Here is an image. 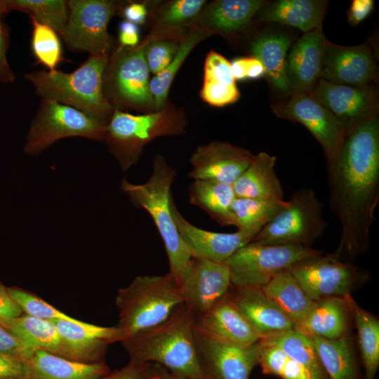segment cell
<instances>
[{"instance_id":"db71d44e","label":"cell","mask_w":379,"mask_h":379,"mask_svg":"<svg viewBox=\"0 0 379 379\" xmlns=\"http://www.w3.org/2000/svg\"><path fill=\"white\" fill-rule=\"evenodd\" d=\"M246 79H257L265 76V68L261 62L256 58H245Z\"/></svg>"},{"instance_id":"7402d4cb","label":"cell","mask_w":379,"mask_h":379,"mask_svg":"<svg viewBox=\"0 0 379 379\" xmlns=\"http://www.w3.org/2000/svg\"><path fill=\"white\" fill-rule=\"evenodd\" d=\"M326 39L321 26L304 33L289 48L286 75L291 93H307L320 79Z\"/></svg>"},{"instance_id":"f546056e","label":"cell","mask_w":379,"mask_h":379,"mask_svg":"<svg viewBox=\"0 0 379 379\" xmlns=\"http://www.w3.org/2000/svg\"><path fill=\"white\" fill-rule=\"evenodd\" d=\"M200 95L206 102L215 107L234 103L240 97L230 62L214 51H211L205 60L204 84Z\"/></svg>"},{"instance_id":"9a60e30c","label":"cell","mask_w":379,"mask_h":379,"mask_svg":"<svg viewBox=\"0 0 379 379\" xmlns=\"http://www.w3.org/2000/svg\"><path fill=\"white\" fill-rule=\"evenodd\" d=\"M320 79L335 84L354 86L375 85L377 65L371 47L367 43L346 46L325 41Z\"/></svg>"},{"instance_id":"484cf974","label":"cell","mask_w":379,"mask_h":379,"mask_svg":"<svg viewBox=\"0 0 379 379\" xmlns=\"http://www.w3.org/2000/svg\"><path fill=\"white\" fill-rule=\"evenodd\" d=\"M350 312L344 297L314 300L306 317L295 329L308 336L337 339L347 333Z\"/></svg>"},{"instance_id":"7a4b0ae2","label":"cell","mask_w":379,"mask_h":379,"mask_svg":"<svg viewBox=\"0 0 379 379\" xmlns=\"http://www.w3.org/2000/svg\"><path fill=\"white\" fill-rule=\"evenodd\" d=\"M195 331L196 316L183 302L162 323L121 343L128 362L159 364L185 379H210L200 363Z\"/></svg>"},{"instance_id":"8fae6325","label":"cell","mask_w":379,"mask_h":379,"mask_svg":"<svg viewBox=\"0 0 379 379\" xmlns=\"http://www.w3.org/2000/svg\"><path fill=\"white\" fill-rule=\"evenodd\" d=\"M121 4L109 0H69L68 18L60 34L67 47L89 55H109L113 42L107 30Z\"/></svg>"},{"instance_id":"ab89813d","label":"cell","mask_w":379,"mask_h":379,"mask_svg":"<svg viewBox=\"0 0 379 379\" xmlns=\"http://www.w3.org/2000/svg\"><path fill=\"white\" fill-rule=\"evenodd\" d=\"M32 50L38 62L47 69L55 70L62 60V46L58 34L51 27L31 20Z\"/></svg>"},{"instance_id":"b9f144b4","label":"cell","mask_w":379,"mask_h":379,"mask_svg":"<svg viewBox=\"0 0 379 379\" xmlns=\"http://www.w3.org/2000/svg\"><path fill=\"white\" fill-rule=\"evenodd\" d=\"M178 45L168 40L145 43V56L149 72L158 74L164 71L173 59Z\"/></svg>"},{"instance_id":"836d02e7","label":"cell","mask_w":379,"mask_h":379,"mask_svg":"<svg viewBox=\"0 0 379 379\" xmlns=\"http://www.w3.org/2000/svg\"><path fill=\"white\" fill-rule=\"evenodd\" d=\"M3 326L29 351L40 350L55 354L58 352L59 335L53 321L23 313Z\"/></svg>"},{"instance_id":"8d00e7d4","label":"cell","mask_w":379,"mask_h":379,"mask_svg":"<svg viewBox=\"0 0 379 379\" xmlns=\"http://www.w3.org/2000/svg\"><path fill=\"white\" fill-rule=\"evenodd\" d=\"M210 34L211 32L204 28L190 30L178 44L177 52L170 64L150 80V91L157 111L164 107L171 84L184 60L194 47Z\"/></svg>"},{"instance_id":"5b68a950","label":"cell","mask_w":379,"mask_h":379,"mask_svg":"<svg viewBox=\"0 0 379 379\" xmlns=\"http://www.w3.org/2000/svg\"><path fill=\"white\" fill-rule=\"evenodd\" d=\"M183 302L180 286L169 272L136 277L115 297L122 340L162 323Z\"/></svg>"},{"instance_id":"7c38bea8","label":"cell","mask_w":379,"mask_h":379,"mask_svg":"<svg viewBox=\"0 0 379 379\" xmlns=\"http://www.w3.org/2000/svg\"><path fill=\"white\" fill-rule=\"evenodd\" d=\"M288 270L312 300L345 297L367 276L364 270L351 262L339 260L331 254L302 260Z\"/></svg>"},{"instance_id":"277c9868","label":"cell","mask_w":379,"mask_h":379,"mask_svg":"<svg viewBox=\"0 0 379 379\" xmlns=\"http://www.w3.org/2000/svg\"><path fill=\"white\" fill-rule=\"evenodd\" d=\"M176 174L164 156L157 154L153 158L152 172L146 182L133 184L123 179L121 189L134 206L145 209L152 218L164 244L168 272L180 286L192 254L179 234L171 210V187Z\"/></svg>"},{"instance_id":"7dc6e473","label":"cell","mask_w":379,"mask_h":379,"mask_svg":"<svg viewBox=\"0 0 379 379\" xmlns=\"http://www.w3.org/2000/svg\"><path fill=\"white\" fill-rule=\"evenodd\" d=\"M152 364L128 362L124 367L109 371L98 379H150Z\"/></svg>"},{"instance_id":"7bdbcfd3","label":"cell","mask_w":379,"mask_h":379,"mask_svg":"<svg viewBox=\"0 0 379 379\" xmlns=\"http://www.w3.org/2000/svg\"><path fill=\"white\" fill-rule=\"evenodd\" d=\"M206 4L204 0H176L171 2L161 15L162 25H180L195 17Z\"/></svg>"},{"instance_id":"9f6ffc18","label":"cell","mask_w":379,"mask_h":379,"mask_svg":"<svg viewBox=\"0 0 379 379\" xmlns=\"http://www.w3.org/2000/svg\"><path fill=\"white\" fill-rule=\"evenodd\" d=\"M150 379H185L179 376H177L163 366L152 364Z\"/></svg>"},{"instance_id":"d4e9b609","label":"cell","mask_w":379,"mask_h":379,"mask_svg":"<svg viewBox=\"0 0 379 379\" xmlns=\"http://www.w3.org/2000/svg\"><path fill=\"white\" fill-rule=\"evenodd\" d=\"M293 41V37L286 32L268 31L255 38L250 47L252 56L262 64L270 86L284 96L291 93L286 75V59Z\"/></svg>"},{"instance_id":"e0dca14e","label":"cell","mask_w":379,"mask_h":379,"mask_svg":"<svg viewBox=\"0 0 379 379\" xmlns=\"http://www.w3.org/2000/svg\"><path fill=\"white\" fill-rule=\"evenodd\" d=\"M59 335L56 354L84 364L105 362L109 344L122 340L117 326H102L84 322L57 320L53 321Z\"/></svg>"},{"instance_id":"83f0119b","label":"cell","mask_w":379,"mask_h":379,"mask_svg":"<svg viewBox=\"0 0 379 379\" xmlns=\"http://www.w3.org/2000/svg\"><path fill=\"white\" fill-rule=\"evenodd\" d=\"M328 3L325 0H277L267 3L260 11L265 21L307 33L321 27Z\"/></svg>"},{"instance_id":"4fadbf2b","label":"cell","mask_w":379,"mask_h":379,"mask_svg":"<svg viewBox=\"0 0 379 379\" xmlns=\"http://www.w3.org/2000/svg\"><path fill=\"white\" fill-rule=\"evenodd\" d=\"M275 115L303 125L324 149L326 163L338 154L346 133L343 126L325 107L307 93H293L272 105Z\"/></svg>"},{"instance_id":"d6a6232c","label":"cell","mask_w":379,"mask_h":379,"mask_svg":"<svg viewBox=\"0 0 379 379\" xmlns=\"http://www.w3.org/2000/svg\"><path fill=\"white\" fill-rule=\"evenodd\" d=\"M309 337L330 379H359L354 354L347 333L333 340Z\"/></svg>"},{"instance_id":"bcb514c9","label":"cell","mask_w":379,"mask_h":379,"mask_svg":"<svg viewBox=\"0 0 379 379\" xmlns=\"http://www.w3.org/2000/svg\"><path fill=\"white\" fill-rule=\"evenodd\" d=\"M4 15L6 14L0 4V84H11L15 81V75L7 59L9 34L7 26L3 20Z\"/></svg>"},{"instance_id":"f907efd6","label":"cell","mask_w":379,"mask_h":379,"mask_svg":"<svg viewBox=\"0 0 379 379\" xmlns=\"http://www.w3.org/2000/svg\"><path fill=\"white\" fill-rule=\"evenodd\" d=\"M373 0H353L347 11V20L352 26L363 22L373 9Z\"/></svg>"},{"instance_id":"ac0fdd59","label":"cell","mask_w":379,"mask_h":379,"mask_svg":"<svg viewBox=\"0 0 379 379\" xmlns=\"http://www.w3.org/2000/svg\"><path fill=\"white\" fill-rule=\"evenodd\" d=\"M200 363L210 379H249L258 364V343L238 346L211 338L196 328Z\"/></svg>"},{"instance_id":"52a82bcc","label":"cell","mask_w":379,"mask_h":379,"mask_svg":"<svg viewBox=\"0 0 379 379\" xmlns=\"http://www.w3.org/2000/svg\"><path fill=\"white\" fill-rule=\"evenodd\" d=\"M322 209L323 204L313 189L300 188L293 193L284 208L261 229L251 242L310 247L327 229Z\"/></svg>"},{"instance_id":"3957f363","label":"cell","mask_w":379,"mask_h":379,"mask_svg":"<svg viewBox=\"0 0 379 379\" xmlns=\"http://www.w3.org/2000/svg\"><path fill=\"white\" fill-rule=\"evenodd\" d=\"M109 55H89L70 73L40 70L25 74L36 95L74 107L107 125L114 107L103 91V77Z\"/></svg>"},{"instance_id":"f1b7e54d","label":"cell","mask_w":379,"mask_h":379,"mask_svg":"<svg viewBox=\"0 0 379 379\" xmlns=\"http://www.w3.org/2000/svg\"><path fill=\"white\" fill-rule=\"evenodd\" d=\"M266 4L262 0L215 1L203 14V22L211 33H234L247 27Z\"/></svg>"},{"instance_id":"4dcf8cb0","label":"cell","mask_w":379,"mask_h":379,"mask_svg":"<svg viewBox=\"0 0 379 379\" xmlns=\"http://www.w3.org/2000/svg\"><path fill=\"white\" fill-rule=\"evenodd\" d=\"M260 288L295 326L306 317L314 302L288 270L278 272Z\"/></svg>"},{"instance_id":"11a10c76","label":"cell","mask_w":379,"mask_h":379,"mask_svg":"<svg viewBox=\"0 0 379 379\" xmlns=\"http://www.w3.org/2000/svg\"><path fill=\"white\" fill-rule=\"evenodd\" d=\"M231 71L234 81L246 79L245 58H236L230 62Z\"/></svg>"},{"instance_id":"816d5d0a","label":"cell","mask_w":379,"mask_h":379,"mask_svg":"<svg viewBox=\"0 0 379 379\" xmlns=\"http://www.w3.org/2000/svg\"><path fill=\"white\" fill-rule=\"evenodd\" d=\"M139 29L136 25L127 20L120 23L119 40L121 46L135 47L139 42Z\"/></svg>"},{"instance_id":"6da1fadb","label":"cell","mask_w":379,"mask_h":379,"mask_svg":"<svg viewBox=\"0 0 379 379\" xmlns=\"http://www.w3.org/2000/svg\"><path fill=\"white\" fill-rule=\"evenodd\" d=\"M328 204L340 226L331 254L350 262L371 245V228L379 202V119L371 117L349 133L337 157L327 163Z\"/></svg>"},{"instance_id":"ffe728a7","label":"cell","mask_w":379,"mask_h":379,"mask_svg":"<svg viewBox=\"0 0 379 379\" xmlns=\"http://www.w3.org/2000/svg\"><path fill=\"white\" fill-rule=\"evenodd\" d=\"M170 206L179 234L192 256L225 263L239 248L251 242L257 235L253 232L238 230L235 232L223 233L201 229L189 222L182 215L174 203L173 196Z\"/></svg>"},{"instance_id":"8992f818","label":"cell","mask_w":379,"mask_h":379,"mask_svg":"<svg viewBox=\"0 0 379 379\" xmlns=\"http://www.w3.org/2000/svg\"><path fill=\"white\" fill-rule=\"evenodd\" d=\"M185 127L182 114L164 107L141 115L114 108L105 141L121 168L126 171L137 163L147 143L159 137L182 134Z\"/></svg>"},{"instance_id":"1f68e13d","label":"cell","mask_w":379,"mask_h":379,"mask_svg":"<svg viewBox=\"0 0 379 379\" xmlns=\"http://www.w3.org/2000/svg\"><path fill=\"white\" fill-rule=\"evenodd\" d=\"M237 198L232 185L194 180L189 187V201L221 225H232V205Z\"/></svg>"},{"instance_id":"f35d334b","label":"cell","mask_w":379,"mask_h":379,"mask_svg":"<svg viewBox=\"0 0 379 379\" xmlns=\"http://www.w3.org/2000/svg\"><path fill=\"white\" fill-rule=\"evenodd\" d=\"M260 340L276 345L290 359L317 375L326 378L312 340L303 333L293 328L264 336Z\"/></svg>"},{"instance_id":"2e32d148","label":"cell","mask_w":379,"mask_h":379,"mask_svg":"<svg viewBox=\"0 0 379 379\" xmlns=\"http://www.w3.org/2000/svg\"><path fill=\"white\" fill-rule=\"evenodd\" d=\"M231 286L225 263L197 256L191 258L180 284L184 303L195 316L210 310L228 294Z\"/></svg>"},{"instance_id":"9c48e42d","label":"cell","mask_w":379,"mask_h":379,"mask_svg":"<svg viewBox=\"0 0 379 379\" xmlns=\"http://www.w3.org/2000/svg\"><path fill=\"white\" fill-rule=\"evenodd\" d=\"M106 131V125L81 111L55 100L41 99L24 151L36 156L57 140L69 137L105 140Z\"/></svg>"},{"instance_id":"cb8c5ba5","label":"cell","mask_w":379,"mask_h":379,"mask_svg":"<svg viewBox=\"0 0 379 379\" xmlns=\"http://www.w3.org/2000/svg\"><path fill=\"white\" fill-rule=\"evenodd\" d=\"M277 158L265 152L254 157L232 185L238 198L283 201L284 191L276 173Z\"/></svg>"},{"instance_id":"d590c367","label":"cell","mask_w":379,"mask_h":379,"mask_svg":"<svg viewBox=\"0 0 379 379\" xmlns=\"http://www.w3.org/2000/svg\"><path fill=\"white\" fill-rule=\"evenodd\" d=\"M286 201L237 197L231 208L232 225L256 234L284 208Z\"/></svg>"},{"instance_id":"60d3db41","label":"cell","mask_w":379,"mask_h":379,"mask_svg":"<svg viewBox=\"0 0 379 379\" xmlns=\"http://www.w3.org/2000/svg\"><path fill=\"white\" fill-rule=\"evenodd\" d=\"M8 291L11 298L25 314L51 321L78 320L60 311L29 291L17 286L8 287Z\"/></svg>"},{"instance_id":"d6986e66","label":"cell","mask_w":379,"mask_h":379,"mask_svg":"<svg viewBox=\"0 0 379 379\" xmlns=\"http://www.w3.org/2000/svg\"><path fill=\"white\" fill-rule=\"evenodd\" d=\"M249 150L221 141H213L196 148L189 159L188 176L233 185L251 163Z\"/></svg>"},{"instance_id":"603a6c76","label":"cell","mask_w":379,"mask_h":379,"mask_svg":"<svg viewBox=\"0 0 379 379\" xmlns=\"http://www.w3.org/2000/svg\"><path fill=\"white\" fill-rule=\"evenodd\" d=\"M229 296L261 338L295 328V323L260 287H234Z\"/></svg>"},{"instance_id":"74e56055","label":"cell","mask_w":379,"mask_h":379,"mask_svg":"<svg viewBox=\"0 0 379 379\" xmlns=\"http://www.w3.org/2000/svg\"><path fill=\"white\" fill-rule=\"evenodd\" d=\"M5 14L13 11L27 13L31 20L54 29L60 36L68 18L67 1L65 0H0Z\"/></svg>"},{"instance_id":"f5cc1de1","label":"cell","mask_w":379,"mask_h":379,"mask_svg":"<svg viewBox=\"0 0 379 379\" xmlns=\"http://www.w3.org/2000/svg\"><path fill=\"white\" fill-rule=\"evenodd\" d=\"M123 15L127 21L137 25L145 22L147 11L142 3H131L124 8Z\"/></svg>"},{"instance_id":"ba28073f","label":"cell","mask_w":379,"mask_h":379,"mask_svg":"<svg viewBox=\"0 0 379 379\" xmlns=\"http://www.w3.org/2000/svg\"><path fill=\"white\" fill-rule=\"evenodd\" d=\"M321 254L319 250L301 245L250 242L239 248L225 264L230 271L232 286L262 287L278 272Z\"/></svg>"},{"instance_id":"f6af8a7d","label":"cell","mask_w":379,"mask_h":379,"mask_svg":"<svg viewBox=\"0 0 379 379\" xmlns=\"http://www.w3.org/2000/svg\"><path fill=\"white\" fill-rule=\"evenodd\" d=\"M27 359L0 352V379H29Z\"/></svg>"},{"instance_id":"c3c4849f","label":"cell","mask_w":379,"mask_h":379,"mask_svg":"<svg viewBox=\"0 0 379 379\" xmlns=\"http://www.w3.org/2000/svg\"><path fill=\"white\" fill-rule=\"evenodd\" d=\"M0 352L27 359L30 351L6 328L0 325Z\"/></svg>"},{"instance_id":"4316f807","label":"cell","mask_w":379,"mask_h":379,"mask_svg":"<svg viewBox=\"0 0 379 379\" xmlns=\"http://www.w3.org/2000/svg\"><path fill=\"white\" fill-rule=\"evenodd\" d=\"M29 379H98L110 371L105 362L84 364L40 350L27 359Z\"/></svg>"},{"instance_id":"44dd1931","label":"cell","mask_w":379,"mask_h":379,"mask_svg":"<svg viewBox=\"0 0 379 379\" xmlns=\"http://www.w3.org/2000/svg\"><path fill=\"white\" fill-rule=\"evenodd\" d=\"M196 328L211 338L238 346H249L261 338L234 305L229 293L210 310L196 316Z\"/></svg>"},{"instance_id":"5bb4252c","label":"cell","mask_w":379,"mask_h":379,"mask_svg":"<svg viewBox=\"0 0 379 379\" xmlns=\"http://www.w3.org/2000/svg\"><path fill=\"white\" fill-rule=\"evenodd\" d=\"M307 93L333 114L346 135L378 113L375 85L335 84L319 79Z\"/></svg>"},{"instance_id":"30bf717a","label":"cell","mask_w":379,"mask_h":379,"mask_svg":"<svg viewBox=\"0 0 379 379\" xmlns=\"http://www.w3.org/2000/svg\"><path fill=\"white\" fill-rule=\"evenodd\" d=\"M145 48V43L133 48L120 46L109 58L103 91L113 107L114 104L134 108L154 107Z\"/></svg>"},{"instance_id":"681fc988","label":"cell","mask_w":379,"mask_h":379,"mask_svg":"<svg viewBox=\"0 0 379 379\" xmlns=\"http://www.w3.org/2000/svg\"><path fill=\"white\" fill-rule=\"evenodd\" d=\"M23 314L20 308L11 298L8 287L0 281V325Z\"/></svg>"},{"instance_id":"e575fe53","label":"cell","mask_w":379,"mask_h":379,"mask_svg":"<svg viewBox=\"0 0 379 379\" xmlns=\"http://www.w3.org/2000/svg\"><path fill=\"white\" fill-rule=\"evenodd\" d=\"M344 298L357 328L365 379H374L379 366V321L359 307L350 294Z\"/></svg>"},{"instance_id":"ee69618b","label":"cell","mask_w":379,"mask_h":379,"mask_svg":"<svg viewBox=\"0 0 379 379\" xmlns=\"http://www.w3.org/2000/svg\"><path fill=\"white\" fill-rule=\"evenodd\" d=\"M258 359L263 373L279 376L289 357L276 345L259 340Z\"/></svg>"}]
</instances>
